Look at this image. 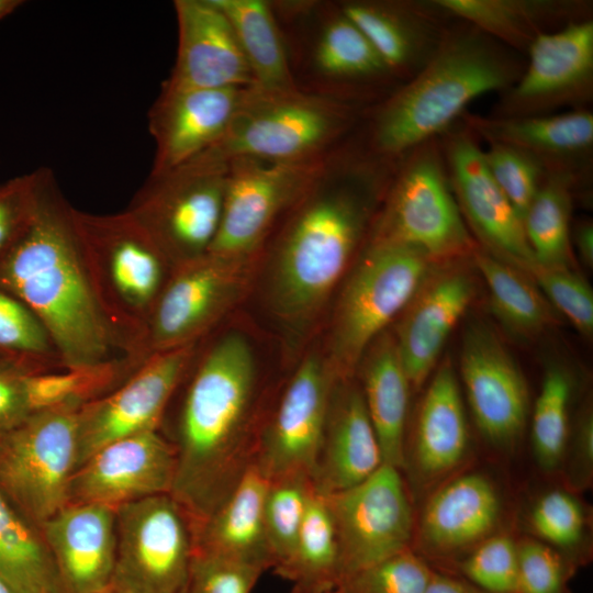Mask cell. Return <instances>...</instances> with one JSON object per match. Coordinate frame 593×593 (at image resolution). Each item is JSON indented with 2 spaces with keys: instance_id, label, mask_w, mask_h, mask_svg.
I'll list each match as a JSON object with an SVG mask.
<instances>
[{
  "instance_id": "ffe728a7",
  "label": "cell",
  "mask_w": 593,
  "mask_h": 593,
  "mask_svg": "<svg viewBox=\"0 0 593 593\" xmlns=\"http://www.w3.org/2000/svg\"><path fill=\"white\" fill-rule=\"evenodd\" d=\"M460 373L481 434L500 446L515 441L526 425L528 387L516 361L490 327L475 323L467 329Z\"/></svg>"
},
{
  "instance_id": "603a6c76",
  "label": "cell",
  "mask_w": 593,
  "mask_h": 593,
  "mask_svg": "<svg viewBox=\"0 0 593 593\" xmlns=\"http://www.w3.org/2000/svg\"><path fill=\"white\" fill-rule=\"evenodd\" d=\"M245 89L161 90L148 114L156 145L150 174L174 169L212 147L226 131Z\"/></svg>"
},
{
  "instance_id": "1f68e13d",
  "label": "cell",
  "mask_w": 593,
  "mask_h": 593,
  "mask_svg": "<svg viewBox=\"0 0 593 593\" xmlns=\"http://www.w3.org/2000/svg\"><path fill=\"white\" fill-rule=\"evenodd\" d=\"M361 367V391L376 432L383 463L404 468V430L410 382L395 340L381 334L367 349Z\"/></svg>"
},
{
  "instance_id": "ba28073f",
  "label": "cell",
  "mask_w": 593,
  "mask_h": 593,
  "mask_svg": "<svg viewBox=\"0 0 593 593\" xmlns=\"http://www.w3.org/2000/svg\"><path fill=\"white\" fill-rule=\"evenodd\" d=\"M80 407L32 412L0 432V489L37 530L68 504L78 462Z\"/></svg>"
},
{
  "instance_id": "7c38bea8",
  "label": "cell",
  "mask_w": 593,
  "mask_h": 593,
  "mask_svg": "<svg viewBox=\"0 0 593 593\" xmlns=\"http://www.w3.org/2000/svg\"><path fill=\"white\" fill-rule=\"evenodd\" d=\"M113 581L133 593H182L194 555L191 521L170 494L115 510Z\"/></svg>"
},
{
  "instance_id": "7a4b0ae2",
  "label": "cell",
  "mask_w": 593,
  "mask_h": 593,
  "mask_svg": "<svg viewBox=\"0 0 593 593\" xmlns=\"http://www.w3.org/2000/svg\"><path fill=\"white\" fill-rule=\"evenodd\" d=\"M72 208L53 172L41 168L32 219L0 257V288L40 318L64 369L126 357L90 287Z\"/></svg>"
},
{
  "instance_id": "d6a6232c",
  "label": "cell",
  "mask_w": 593,
  "mask_h": 593,
  "mask_svg": "<svg viewBox=\"0 0 593 593\" xmlns=\"http://www.w3.org/2000/svg\"><path fill=\"white\" fill-rule=\"evenodd\" d=\"M230 20L250 68L254 87L291 91L293 82L276 21L261 0H213Z\"/></svg>"
},
{
  "instance_id": "8992f818",
  "label": "cell",
  "mask_w": 593,
  "mask_h": 593,
  "mask_svg": "<svg viewBox=\"0 0 593 593\" xmlns=\"http://www.w3.org/2000/svg\"><path fill=\"white\" fill-rule=\"evenodd\" d=\"M351 120L339 102L291 91L244 90L223 136L198 155L212 165L238 158L292 161L314 158Z\"/></svg>"
},
{
  "instance_id": "9f6ffc18",
  "label": "cell",
  "mask_w": 593,
  "mask_h": 593,
  "mask_svg": "<svg viewBox=\"0 0 593 593\" xmlns=\"http://www.w3.org/2000/svg\"><path fill=\"white\" fill-rule=\"evenodd\" d=\"M100 593H133V592L120 584L112 582L108 588H105Z\"/></svg>"
},
{
  "instance_id": "db71d44e",
  "label": "cell",
  "mask_w": 593,
  "mask_h": 593,
  "mask_svg": "<svg viewBox=\"0 0 593 593\" xmlns=\"http://www.w3.org/2000/svg\"><path fill=\"white\" fill-rule=\"evenodd\" d=\"M573 243L581 259L586 266L593 264V225L585 221L578 224L573 233Z\"/></svg>"
},
{
  "instance_id": "d590c367",
  "label": "cell",
  "mask_w": 593,
  "mask_h": 593,
  "mask_svg": "<svg viewBox=\"0 0 593 593\" xmlns=\"http://www.w3.org/2000/svg\"><path fill=\"white\" fill-rule=\"evenodd\" d=\"M0 577L14 593H60L53 561L38 530L1 489Z\"/></svg>"
},
{
  "instance_id": "5bb4252c",
  "label": "cell",
  "mask_w": 593,
  "mask_h": 593,
  "mask_svg": "<svg viewBox=\"0 0 593 593\" xmlns=\"http://www.w3.org/2000/svg\"><path fill=\"white\" fill-rule=\"evenodd\" d=\"M324 496L337 538L339 583L411 548L413 508L399 468L382 463L360 483Z\"/></svg>"
},
{
  "instance_id": "f546056e",
  "label": "cell",
  "mask_w": 593,
  "mask_h": 593,
  "mask_svg": "<svg viewBox=\"0 0 593 593\" xmlns=\"http://www.w3.org/2000/svg\"><path fill=\"white\" fill-rule=\"evenodd\" d=\"M444 19H458L514 52L526 53L537 36L561 23L589 18L573 0H430Z\"/></svg>"
},
{
  "instance_id": "9a60e30c",
  "label": "cell",
  "mask_w": 593,
  "mask_h": 593,
  "mask_svg": "<svg viewBox=\"0 0 593 593\" xmlns=\"http://www.w3.org/2000/svg\"><path fill=\"white\" fill-rule=\"evenodd\" d=\"M337 379L325 354L313 351L268 405L253 465L268 481L311 474Z\"/></svg>"
},
{
  "instance_id": "6f0895ef",
  "label": "cell",
  "mask_w": 593,
  "mask_h": 593,
  "mask_svg": "<svg viewBox=\"0 0 593 593\" xmlns=\"http://www.w3.org/2000/svg\"><path fill=\"white\" fill-rule=\"evenodd\" d=\"M0 593H14L11 586L0 577Z\"/></svg>"
},
{
  "instance_id": "ab89813d",
  "label": "cell",
  "mask_w": 593,
  "mask_h": 593,
  "mask_svg": "<svg viewBox=\"0 0 593 593\" xmlns=\"http://www.w3.org/2000/svg\"><path fill=\"white\" fill-rule=\"evenodd\" d=\"M571 391V379L562 368L551 367L546 371L532 421L535 457L545 470L558 467L564 455Z\"/></svg>"
},
{
  "instance_id": "30bf717a",
  "label": "cell",
  "mask_w": 593,
  "mask_h": 593,
  "mask_svg": "<svg viewBox=\"0 0 593 593\" xmlns=\"http://www.w3.org/2000/svg\"><path fill=\"white\" fill-rule=\"evenodd\" d=\"M226 174L227 166L194 157L150 174L126 209L174 267L209 253L221 223Z\"/></svg>"
},
{
  "instance_id": "4316f807",
  "label": "cell",
  "mask_w": 593,
  "mask_h": 593,
  "mask_svg": "<svg viewBox=\"0 0 593 593\" xmlns=\"http://www.w3.org/2000/svg\"><path fill=\"white\" fill-rule=\"evenodd\" d=\"M473 295L471 278L451 271L433 280L410 302L394 340L411 385L418 388L427 379Z\"/></svg>"
},
{
  "instance_id": "484cf974",
  "label": "cell",
  "mask_w": 593,
  "mask_h": 593,
  "mask_svg": "<svg viewBox=\"0 0 593 593\" xmlns=\"http://www.w3.org/2000/svg\"><path fill=\"white\" fill-rule=\"evenodd\" d=\"M500 495L481 473L459 475L441 486L426 503L418 523L424 550L448 558L482 542L501 515Z\"/></svg>"
},
{
  "instance_id": "4fadbf2b",
  "label": "cell",
  "mask_w": 593,
  "mask_h": 593,
  "mask_svg": "<svg viewBox=\"0 0 593 593\" xmlns=\"http://www.w3.org/2000/svg\"><path fill=\"white\" fill-rule=\"evenodd\" d=\"M316 157L273 161L238 158L227 165L220 227L209 253L254 258L277 217L294 206L323 174Z\"/></svg>"
},
{
  "instance_id": "d6986e66",
  "label": "cell",
  "mask_w": 593,
  "mask_h": 593,
  "mask_svg": "<svg viewBox=\"0 0 593 593\" xmlns=\"http://www.w3.org/2000/svg\"><path fill=\"white\" fill-rule=\"evenodd\" d=\"M176 474V449L158 429L110 443L74 472L68 503L118 507L170 493Z\"/></svg>"
},
{
  "instance_id": "cb8c5ba5",
  "label": "cell",
  "mask_w": 593,
  "mask_h": 593,
  "mask_svg": "<svg viewBox=\"0 0 593 593\" xmlns=\"http://www.w3.org/2000/svg\"><path fill=\"white\" fill-rule=\"evenodd\" d=\"M382 463L360 385L351 378L337 379L310 474L315 492L329 495L351 488Z\"/></svg>"
},
{
  "instance_id": "52a82bcc",
  "label": "cell",
  "mask_w": 593,
  "mask_h": 593,
  "mask_svg": "<svg viewBox=\"0 0 593 593\" xmlns=\"http://www.w3.org/2000/svg\"><path fill=\"white\" fill-rule=\"evenodd\" d=\"M432 262L414 248L371 240L334 312L325 357L338 379L353 378L369 346L419 291Z\"/></svg>"
},
{
  "instance_id": "f907efd6",
  "label": "cell",
  "mask_w": 593,
  "mask_h": 593,
  "mask_svg": "<svg viewBox=\"0 0 593 593\" xmlns=\"http://www.w3.org/2000/svg\"><path fill=\"white\" fill-rule=\"evenodd\" d=\"M40 169L0 183V257L21 237L36 204Z\"/></svg>"
},
{
  "instance_id": "8d00e7d4",
  "label": "cell",
  "mask_w": 593,
  "mask_h": 593,
  "mask_svg": "<svg viewBox=\"0 0 593 593\" xmlns=\"http://www.w3.org/2000/svg\"><path fill=\"white\" fill-rule=\"evenodd\" d=\"M475 266L490 292L497 316L513 331L530 335L552 321L549 302L522 269L483 250H474Z\"/></svg>"
},
{
  "instance_id": "7dc6e473",
  "label": "cell",
  "mask_w": 593,
  "mask_h": 593,
  "mask_svg": "<svg viewBox=\"0 0 593 593\" xmlns=\"http://www.w3.org/2000/svg\"><path fill=\"white\" fill-rule=\"evenodd\" d=\"M530 524L534 532L553 546L569 549L581 539L584 528L579 501L562 490H552L535 504Z\"/></svg>"
},
{
  "instance_id": "680465c9",
  "label": "cell",
  "mask_w": 593,
  "mask_h": 593,
  "mask_svg": "<svg viewBox=\"0 0 593 593\" xmlns=\"http://www.w3.org/2000/svg\"><path fill=\"white\" fill-rule=\"evenodd\" d=\"M289 593H305V592H303V591H301V590H298V589H295V588H292V590H291ZM329 593H340V592L337 591V590H334V591H332V592H329Z\"/></svg>"
},
{
  "instance_id": "9c48e42d",
  "label": "cell",
  "mask_w": 593,
  "mask_h": 593,
  "mask_svg": "<svg viewBox=\"0 0 593 593\" xmlns=\"http://www.w3.org/2000/svg\"><path fill=\"white\" fill-rule=\"evenodd\" d=\"M371 240L414 248L432 261L475 250L437 138L403 158Z\"/></svg>"
},
{
  "instance_id": "f6af8a7d",
  "label": "cell",
  "mask_w": 593,
  "mask_h": 593,
  "mask_svg": "<svg viewBox=\"0 0 593 593\" xmlns=\"http://www.w3.org/2000/svg\"><path fill=\"white\" fill-rule=\"evenodd\" d=\"M517 566V544L496 535L477 545L458 569L463 579L486 593H516Z\"/></svg>"
},
{
  "instance_id": "74e56055",
  "label": "cell",
  "mask_w": 593,
  "mask_h": 593,
  "mask_svg": "<svg viewBox=\"0 0 593 593\" xmlns=\"http://www.w3.org/2000/svg\"><path fill=\"white\" fill-rule=\"evenodd\" d=\"M141 363L127 357L52 372L25 373L31 412L78 405L98 399L124 381Z\"/></svg>"
},
{
  "instance_id": "d4e9b609",
  "label": "cell",
  "mask_w": 593,
  "mask_h": 593,
  "mask_svg": "<svg viewBox=\"0 0 593 593\" xmlns=\"http://www.w3.org/2000/svg\"><path fill=\"white\" fill-rule=\"evenodd\" d=\"M463 126L488 144L518 149L535 158L546 172L578 178L589 171L593 148V113L572 109L546 115L497 118L466 111Z\"/></svg>"
},
{
  "instance_id": "2e32d148",
  "label": "cell",
  "mask_w": 593,
  "mask_h": 593,
  "mask_svg": "<svg viewBox=\"0 0 593 593\" xmlns=\"http://www.w3.org/2000/svg\"><path fill=\"white\" fill-rule=\"evenodd\" d=\"M519 78L501 93L492 116L552 114L583 109L593 94V21L568 22L535 38Z\"/></svg>"
},
{
  "instance_id": "4dcf8cb0",
  "label": "cell",
  "mask_w": 593,
  "mask_h": 593,
  "mask_svg": "<svg viewBox=\"0 0 593 593\" xmlns=\"http://www.w3.org/2000/svg\"><path fill=\"white\" fill-rule=\"evenodd\" d=\"M468 445L460 387L452 367L445 362L423 399L409 458L418 475L439 478L462 461Z\"/></svg>"
},
{
  "instance_id": "ac0fdd59",
  "label": "cell",
  "mask_w": 593,
  "mask_h": 593,
  "mask_svg": "<svg viewBox=\"0 0 593 593\" xmlns=\"http://www.w3.org/2000/svg\"><path fill=\"white\" fill-rule=\"evenodd\" d=\"M443 135L440 147L462 216L488 253L527 271L536 262L523 222L490 174L483 149L465 126Z\"/></svg>"
},
{
  "instance_id": "44dd1931",
  "label": "cell",
  "mask_w": 593,
  "mask_h": 593,
  "mask_svg": "<svg viewBox=\"0 0 593 593\" xmlns=\"http://www.w3.org/2000/svg\"><path fill=\"white\" fill-rule=\"evenodd\" d=\"M177 58L163 90L247 88L254 78L227 16L213 0H176Z\"/></svg>"
},
{
  "instance_id": "60d3db41",
  "label": "cell",
  "mask_w": 593,
  "mask_h": 593,
  "mask_svg": "<svg viewBox=\"0 0 593 593\" xmlns=\"http://www.w3.org/2000/svg\"><path fill=\"white\" fill-rule=\"evenodd\" d=\"M268 482L264 518L273 556V569L292 551L315 490L306 473L290 474Z\"/></svg>"
},
{
  "instance_id": "e0dca14e",
  "label": "cell",
  "mask_w": 593,
  "mask_h": 593,
  "mask_svg": "<svg viewBox=\"0 0 593 593\" xmlns=\"http://www.w3.org/2000/svg\"><path fill=\"white\" fill-rule=\"evenodd\" d=\"M195 348L197 344L150 355L119 385L79 409L77 468L110 443L157 429Z\"/></svg>"
},
{
  "instance_id": "277c9868",
  "label": "cell",
  "mask_w": 593,
  "mask_h": 593,
  "mask_svg": "<svg viewBox=\"0 0 593 593\" xmlns=\"http://www.w3.org/2000/svg\"><path fill=\"white\" fill-rule=\"evenodd\" d=\"M524 67L516 52L477 27L466 22L446 27L428 61L377 114L374 150L404 158L450 130L477 98L508 89Z\"/></svg>"
},
{
  "instance_id": "816d5d0a",
  "label": "cell",
  "mask_w": 593,
  "mask_h": 593,
  "mask_svg": "<svg viewBox=\"0 0 593 593\" xmlns=\"http://www.w3.org/2000/svg\"><path fill=\"white\" fill-rule=\"evenodd\" d=\"M25 373L14 368L0 369V432L32 413L25 394Z\"/></svg>"
},
{
  "instance_id": "3957f363",
  "label": "cell",
  "mask_w": 593,
  "mask_h": 593,
  "mask_svg": "<svg viewBox=\"0 0 593 593\" xmlns=\"http://www.w3.org/2000/svg\"><path fill=\"white\" fill-rule=\"evenodd\" d=\"M388 171L371 160L324 169L294 205L272 254L267 301L279 324L302 335L343 277Z\"/></svg>"
},
{
  "instance_id": "f35d334b",
  "label": "cell",
  "mask_w": 593,
  "mask_h": 593,
  "mask_svg": "<svg viewBox=\"0 0 593 593\" xmlns=\"http://www.w3.org/2000/svg\"><path fill=\"white\" fill-rule=\"evenodd\" d=\"M0 357L26 373L64 369L46 327L18 298L0 288Z\"/></svg>"
},
{
  "instance_id": "5b68a950",
  "label": "cell",
  "mask_w": 593,
  "mask_h": 593,
  "mask_svg": "<svg viewBox=\"0 0 593 593\" xmlns=\"http://www.w3.org/2000/svg\"><path fill=\"white\" fill-rule=\"evenodd\" d=\"M72 221L97 303L125 356L138 362L144 329L174 266L127 210L94 214L72 208Z\"/></svg>"
},
{
  "instance_id": "e575fe53",
  "label": "cell",
  "mask_w": 593,
  "mask_h": 593,
  "mask_svg": "<svg viewBox=\"0 0 593 593\" xmlns=\"http://www.w3.org/2000/svg\"><path fill=\"white\" fill-rule=\"evenodd\" d=\"M580 178L564 172H546L524 219L523 226L536 265L571 269L572 189Z\"/></svg>"
},
{
  "instance_id": "c3c4849f",
  "label": "cell",
  "mask_w": 593,
  "mask_h": 593,
  "mask_svg": "<svg viewBox=\"0 0 593 593\" xmlns=\"http://www.w3.org/2000/svg\"><path fill=\"white\" fill-rule=\"evenodd\" d=\"M516 593H567L570 567L549 546L526 539L517 544Z\"/></svg>"
},
{
  "instance_id": "7402d4cb",
  "label": "cell",
  "mask_w": 593,
  "mask_h": 593,
  "mask_svg": "<svg viewBox=\"0 0 593 593\" xmlns=\"http://www.w3.org/2000/svg\"><path fill=\"white\" fill-rule=\"evenodd\" d=\"M51 556L60 593H100L114 577L115 510L68 503L38 527Z\"/></svg>"
},
{
  "instance_id": "11a10c76",
  "label": "cell",
  "mask_w": 593,
  "mask_h": 593,
  "mask_svg": "<svg viewBox=\"0 0 593 593\" xmlns=\"http://www.w3.org/2000/svg\"><path fill=\"white\" fill-rule=\"evenodd\" d=\"M22 4L21 0H0V20L13 13Z\"/></svg>"
},
{
  "instance_id": "7bdbcfd3",
  "label": "cell",
  "mask_w": 593,
  "mask_h": 593,
  "mask_svg": "<svg viewBox=\"0 0 593 593\" xmlns=\"http://www.w3.org/2000/svg\"><path fill=\"white\" fill-rule=\"evenodd\" d=\"M433 570L406 549L343 580L340 593H425Z\"/></svg>"
},
{
  "instance_id": "681fc988",
  "label": "cell",
  "mask_w": 593,
  "mask_h": 593,
  "mask_svg": "<svg viewBox=\"0 0 593 593\" xmlns=\"http://www.w3.org/2000/svg\"><path fill=\"white\" fill-rule=\"evenodd\" d=\"M265 571L194 552L182 593H251Z\"/></svg>"
},
{
  "instance_id": "6da1fadb",
  "label": "cell",
  "mask_w": 593,
  "mask_h": 593,
  "mask_svg": "<svg viewBox=\"0 0 593 593\" xmlns=\"http://www.w3.org/2000/svg\"><path fill=\"white\" fill-rule=\"evenodd\" d=\"M267 403L254 348L221 335L203 354L182 402L170 494L195 525L216 510L254 465Z\"/></svg>"
},
{
  "instance_id": "836d02e7",
  "label": "cell",
  "mask_w": 593,
  "mask_h": 593,
  "mask_svg": "<svg viewBox=\"0 0 593 593\" xmlns=\"http://www.w3.org/2000/svg\"><path fill=\"white\" fill-rule=\"evenodd\" d=\"M272 572L305 593H329L339 583V551L324 495L314 491L289 557Z\"/></svg>"
},
{
  "instance_id": "f5cc1de1",
  "label": "cell",
  "mask_w": 593,
  "mask_h": 593,
  "mask_svg": "<svg viewBox=\"0 0 593 593\" xmlns=\"http://www.w3.org/2000/svg\"><path fill=\"white\" fill-rule=\"evenodd\" d=\"M425 593H486L466 579L433 571Z\"/></svg>"
},
{
  "instance_id": "91938a15",
  "label": "cell",
  "mask_w": 593,
  "mask_h": 593,
  "mask_svg": "<svg viewBox=\"0 0 593 593\" xmlns=\"http://www.w3.org/2000/svg\"><path fill=\"white\" fill-rule=\"evenodd\" d=\"M12 368L0 357V369ZM15 369V368H14Z\"/></svg>"
},
{
  "instance_id": "f1b7e54d",
  "label": "cell",
  "mask_w": 593,
  "mask_h": 593,
  "mask_svg": "<svg viewBox=\"0 0 593 593\" xmlns=\"http://www.w3.org/2000/svg\"><path fill=\"white\" fill-rule=\"evenodd\" d=\"M366 36L388 71L412 78L430 58L446 27L428 2H350L343 13Z\"/></svg>"
},
{
  "instance_id": "8fae6325",
  "label": "cell",
  "mask_w": 593,
  "mask_h": 593,
  "mask_svg": "<svg viewBox=\"0 0 593 593\" xmlns=\"http://www.w3.org/2000/svg\"><path fill=\"white\" fill-rule=\"evenodd\" d=\"M251 272L253 258L211 253L175 266L148 317L137 361L197 344L244 295Z\"/></svg>"
},
{
  "instance_id": "bcb514c9",
  "label": "cell",
  "mask_w": 593,
  "mask_h": 593,
  "mask_svg": "<svg viewBox=\"0 0 593 593\" xmlns=\"http://www.w3.org/2000/svg\"><path fill=\"white\" fill-rule=\"evenodd\" d=\"M527 272L547 301L563 313L573 326L589 336L593 332V292L589 283L571 269L533 265Z\"/></svg>"
},
{
  "instance_id": "b9f144b4",
  "label": "cell",
  "mask_w": 593,
  "mask_h": 593,
  "mask_svg": "<svg viewBox=\"0 0 593 593\" xmlns=\"http://www.w3.org/2000/svg\"><path fill=\"white\" fill-rule=\"evenodd\" d=\"M314 60L323 74L338 78H366L388 71L362 32L343 14L326 25Z\"/></svg>"
},
{
  "instance_id": "83f0119b",
  "label": "cell",
  "mask_w": 593,
  "mask_h": 593,
  "mask_svg": "<svg viewBox=\"0 0 593 593\" xmlns=\"http://www.w3.org/2000/svg\"><path fill=\"white\" fill-rule=\"evenodd\" d=\"M268 483L251 466L225 501L192 526L194 552L264 571L272 569L273 556L264 518Z\"/></svg>"
},
{
  "instance_id": "ee69618b",
  "label": "cell",
  "mask_w": 593,
  "mask_h": 593,
  "mask_svg": "<svg viewBox=\"0 0 593 593\" xmlns=\"http://www.w3.org/2000/svg\"><path fill=\"white\" fill-rule=\"evenodd\" d=\"M488 145L483 156L489 171L523 222L546 170L518 149L495 143Z\"/></svg>"
}]
</instances>
